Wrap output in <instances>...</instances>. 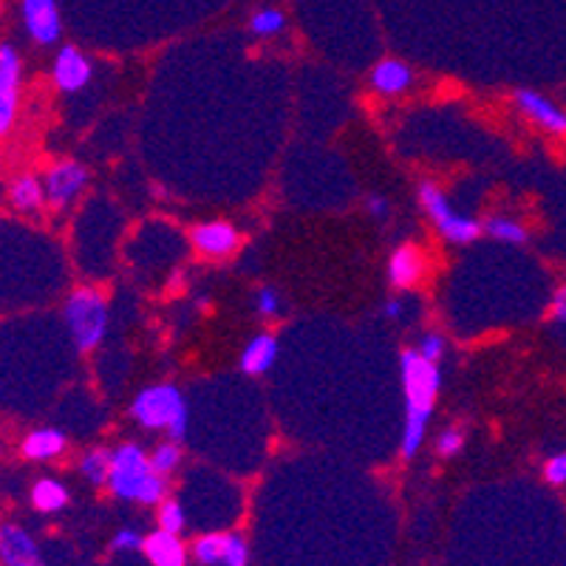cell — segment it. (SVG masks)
I'll list each match as a JSON object with an SVG mask.
<instances>
[{
	"label": "cell",
	"instance_id": "1",
	"mask_svg": "<svg viewBox=\"0 0 566 566\" xmlns=\"http://www.w3.org/2000/svg\"><path fill=\"white\" fill-rule=\"evenodd\" d=\"M399 371H402V391H406V428H402L399 451L406 459H413L428 433L437 394L442 388V374L437 363L424 360L417 348L399 354Z\"/></svg>",
	"mask_w": 566,
	"mask_h": 566
},
{
	"label": "cell",
	"instance_id": "2",
	"mask_svg": "<svg viewBox=\"0 0 566 566\" xmlns=\"http://www.w3.org/2000/svg\"><path fill=\"white\" fill-rule=\"evenodd\" d=\"M108 490L119 502L159 507L168 499V476L156 473L150 457L139 444L125 442L111 453Z\"/></svg>",
	"mask_w": 566,
	"mask_h": 566
},
{
	"label": "cell",
	"instance_id": "3",
	"mask_svg": "<svg viewBox=\"0 0 566 566\" xmlns=\"http://www.w3.org/2000/svg\"><path fill=\"white\" fill-rule=\"evenodd\" d=\"M63 321L80 354L97 352L108 335L111 310L97 286H77L63 303Z\"/></svg>",
	"mask_w": 566,
	"mask_h": 566
},
{
	"label": "cell",
	"instance_id": "4",
	"mask_svg": "<svg viewBox=\"0 0 566 566\" xmlns=\"http://www.w3.org/2000/svg\"><path fill=\"white\" fill-rule=\"evenodd\" d=\"M130 417L148 431H168L174 442L187 437V402L174 382L142 388L130 402Z\"/></svg>",
	"mask_w": 566,
	"mask_h": 566
},
{
	"label": "cell",
	"instance_id": "5",
	"mask_svg": "<svg viewBox=\"0 0 566 566\" xmlns=\"http://www.w3.org/2000/svg\"><path fill=\"white\" fill-rule=\"evenodd\" d=\"M417 193H419V205H422V210L428 212V219L433 221L437 232L448 241V244H473V241L484 232L482 221L453 210L448 196L442 193V187H437L433 181H422Z\"/></svg>",
	"mask_w": 566,
	"mask_h": 566
},
{
	"label": "cell",
	"instance_id": "6",
	"mask_svg": "<svg viewBox=\"0 0 566 566\" xmlns=\"http://www.w3.org/2000/svg\"><path fill=\"white\" fill-rule=\"evenodd\" d=\"M88 181H91V174L83 161L60 159L54 161V165H49L43 174L49 207H54V210H69V207L85 193Z\"/></svg>",
	"mask_w": 566,
	"mask_h": 566
},
{
	"label": "cell",
	"instance_id": "7",
	"mask_svg": "<svg viewBox=\"0 0 566 566\" xmlns=\"http://www.w3.org/2000/svg\"><path fill=\"white\" fill-rule=\"evenodd\" d=\"M23 60L12 43H0V136H9L18 125Z\"/></svg>",
	"mask_w": 566,
	"mask_h": 566
},
{
	"label": "cell",
	"instance_id": "8",
	"mask_svg": "<svg viewBox=\"0 0 566 566\" xmlns=\"http://www.w3.org/2000/svg\"><path fill=\"white\" fill-rule=\"evenodd\" d=\"M20 18L27 34L38 45H54L63 34L57 0H20Z\"/></svg>",
	"mask_w": 566,
	"mask_h": 566
},
{
	"label": "cell",
	"instance_id": "9",
	"mask_svg": "<svg viewBox=\"0 0 566 566\" xmlns=\"http://www.w3.org/2000/svg\"><path fill=\"white\" fill-rule=\"evenodd\" d=\"M94 77V63L77 45H60L57 57L52 63V83L63 94H77Z\"/></svg>",
	"mask_w": 566,
	"mask_h": 566
},
{
	"label": "cell",
	"instance_id": "10",
	"mask_svg": "<svg viewBox=\"0 0 566 566\" xmlns=\"http://www.w3.org/2000/svg\"><path fill=\"white\" fill-rule=\"evenodd\" d=\"M0 566H45L40 544L27 527L14 522L0 524Z\"/></svg>",
	"mask_w": 566,
	"mask_h": 566
},
{
	"label": "cell",
	"instance_id": "11",
	"mask_svg": "<svg viewBox=\"0 0 566 566\" xmlns=\"http://www.w3.org/2000/svg\"><path fill=\"white\" fill-rule=\"evenodd\" d=\"M513 103L515 108L522 111L530 123L538 125L541 130H547V134H555V136L566 134V111L560 108L558 103H553L549 97H544L541 91H533V88L515 91Z\"/></svg>",
	"mask_w": 566,
	"mask_h": 566
},
{
	"label": "cell",
	"instance_id": "12",
	"mask_svg": "<svg viewBox=\"0 0 566 566\" xmlns=\"http://www.w3.org/2000/svg\"><path fill=\"white\" fill-rule=\"evenodd\" d=\"M190 244L205 258H230L241 247V232L227 221H205L190 230Z\"/></svg>",
	"mask_w": 566,
	"mask_h": 566
},
{
	"label": "cell",
	"instance_id": "13",
	"mask_svg": "<svg viewBox=\"0 0 566 566\" xmlns=\"http://www.w3.org/2000/svg\"><path fill=\"white\" fill-rule=\"evenodd\" d=\"M142 553L150 560V566H187L190 560V547L181 541V535L168 533V530L145 535Z\"/></svg>",
	"mask_w": 566,
	"mask_h": 566
},
{
	"label": "cell",
	"instance_id": "14",
	"mask_svg": "<svg viewBox=\"0 0 566 566\" xmlns=\"http://www.w3.org/2000/svg\"><path fill=\"white\" fill-rule=\"evenodd\" d=\"M65 448H69V439L60 428H34L20 442V453L29 462H52L63 457Z\"/></svg>",
	"mask_w": 566,
	"mask_h": 566
},
{
	"label": "cell",
	"instance_id": "15",
	"mask_svg": "<svg viewBox=\"0 0 566 566\" xmlns=\"http://www.w3.org/2000/svg\"><path fill=\"white\" fill-rule=\"evenodd\" d=\"M422 272L424 255L419 252V247L399 244L397 250L391 252V258H388V281H391L397 290H411V286H417Z\"/></svg>",
	"mask_w": 566,
	"mask_h": 566
},
{
	"label": "cell",
	"instance_id": "16",
	"mask_svg": "<svg viewBox=\"0 0 566 566\" xmlns=\"http://www.w3.org/2000/svg\"><path fill=\"white\" fill-rule=\"evenodd\" d=\"M7 199L18 212H27V216L40 212L45 205H49V199H45L43 176H34V174L14 176L7 187Z\"/></svg>",
	"mask_w": 566,
	"mask_h": 566
},
{
	"label": "cell",
	"instance_id": "17",
	"mask_svg": "<svg viewBox=\"0 0 566 566\" xmlns=\"http://www.w3.org/2000/svg\"><path fill=\"white\" fill-rule=\"evenodd\" d=\"M371 85L386 97H394V94H402L413 85V71L411 65L402 63V60H380V63L371 69Z\"/></svg>",
	"mask_w": 566,
	"mask_h": 566
},
{
	"label": "cell",
	"instance_id": "18",
	"mask_svg": "<svg viewBox=\"0 0 566 566\" xmlns=\"http://www.w3.org/2000/svg\"><path fill=\"white\" fill-rule=\"evenodd\" d=\"M277 360V340L272 335H258L247 343V348L241 352V371L250 374V377H261V374L270 371Z\"/></svg>",
	"mask_w": 566,
	"mask_h": 566
},
{
	"label": "cell",
	"instance_id": "19",
	"mask_svg": "<svg viewBox=\"0 0 566 566\" xmlns=\"http://www.w3.org/2000/svg\"><path fill=\"white\" fill-rule=\"evenodd\" d=\"M69 502H71V493L60 479L43 476L32 484V504L38 513H45V515L60 513V510L69 507Z\"/></svg>",
	"mask_w": 566,
	"mask_h": 566
},
{
	"label": "cell",
	"instance_id": "20",
	"mask_svg": "<svg viewBox=\"0 0 566 566\" xmlns=\"http://www.w3.org/2000/svg\"><path fill=\"white\" fill-rule=\"evenodd\" d=\"M111 453L114 451H108V448H91V451H85L83 459H80V476L88 484H94V488H108Z\"/></svg>",
	"mask_w": 566,
	"mask_h": 566
},
{
	"label": "cell",
	"instance_id": "21",
	"mask_svg": "<svg viewBox=\"0 0 566 566\" xmlns=\"http://www.w3.org/2000/svg\"><path fill=\"white\" fill-rule=\"evenodd\" d=\"M484 232L490 239L499 241V244H527L530 232L522 221L507 219V216H490L488 221H482Z\"/></svg>",
	"mask_w": 566,
	"mask_h": 566
},
{
	"label": "cell",
	"instance_id": "22",
	"mask_svg": "<svg viewBox=\"0 0 566 566\" xmlns=\"http://www.w3.org/2000/svg\"><path fill=\"white\" fill-rule=\"evenodd\" d=\"M221 553H224V535L205 533L190 544V558L201 566H221Z\"/></svg>",
	"mask_w": 566,
	"mask_h": 566
},
{
	"label": "cell",
	"instance_id": "23",
	"mask_svg": "<svg viewBox=\"0 0 566 566\" xmlns=\"http://www.w3.org/2000/svg\"><path fill=\"white\" fill-rule=\"evenodd\" d=\"M156 518H159V530H168V533L181 535L187 527V513L185 504L179 499H165L156 510Z\"/></svg>",
	"mask_w": 566,
	"mask_h": 566
},
{
	"label": "cell",
	"instance_id": "24",
	"mask_svg": "<svg viewBox=\"0 0 566 566\" xmlns=\"http://www.w3.org/2000/svg\"><path fill=\"white\" fill-rule=\"evenodd\" d=\"M283 27H286V18L277 9H258L250 18V32L255 38H275L277 32H283Z\"/></svg>",
	"mask_w": 566,
	"mask_h": 566
},
{
	"label": "cell",
	"instance_id": "25",
	"mask_svg": "<svg viewBox=\"0 0 566 566\" xmlns=\"http://www.w3.org/2000/svg\"><path fill=\"white\" fill-rule=\"evenodd\" d=\"M150 464H154L156 473L170 476V473L181 464V444L174 442V439H170V442L156 444L154 453H150Z\"/></svg>",
	"mask_w": 566,
	"mask_h": 566
},
{
	"label": "cell",
	"instance_id": "26",
	"mask_svg": "<svg viewBox=\"0 0 566 566\" xmlns=\"http://www.w3.org/2000/svg\"><path fill=\"white\" fill-rule=\"evenodd\" d=\"M250 564V544L241 533H224V553L221 566H247Z\"/></svg>",
	"mask_w": 566,
	"mask_h": 566
},
{
	"label": "cell",
	"instance_id": "27",
	"mask_svg": "<svg viewBox=\"0 0 566 566\" xmlns=\"http://www.w3.org/2000/svg\"><path fill=\"white\" fill-rule=\"evenodd\" d=\"M283 310V301H281V292L275 286H261L255 292V312L261 317H275L281 315Z\"/></svg>",
	"mask_w": 566,
	"mask_h": 566
},
{
	"label": "cell",
	"instance_id": "28",
	"mask_svg": "<svg viewBox=\"0 0 566 566\" xmlns=\"http://www.w3.org/2000/svg\"><path fill=\"white\" fill-rule=\"evenodd\" d=\"M444 348H448V340H444V335H439V332H424V335L419 337L417 352L422 354L424 360L439 363L444 357Z\"/></svg>",
	"mask_w": 566,
	"mask_h": 566
},
{
	"label": "cell",
	"instance_id": "29",
	"mask_svg": "<svg viewBox=\"0 0 566 566\" xmlns=\"http://www.w3.org/2000/svg\"><path fill=\"white\" fill-rule=\"evenodd\" d=\"M462 448H464V431H462V428H444V431L439 433V439H437L439 457L451 459V457H457Z\"/></svg>",
	"mask_w": 566,
	"mask_h": 566
},
{
	"label": "cell",
	"instance_id": "30",
	"mask_svg": "<svg viewBox=\"0 0 566 566\" xmlns=\"http://www.w3.org/2000/svg\"><path fill=\"white\" fill-rule=\"evenodd\" d=\"M142 544H145V535L134 527L116 530L114 538H111V549L114 553H134V549H142Z\"/></svg>",
	"mask_w": 566,
	"mask_h": 566
},
{
	"label": "cell",
	"instance_id": "31",
	"mask_svg": "<svg viewBox=\"0 0 566 566\" xmlns=\"http://www.w3.org/2000/svg\"><path fill=\"white\" fill-rule=\"evenodd\" d=\"M544 479H547L553 488H564L566 484V451L555 453V457L547 459V464H544Z\"/></svg>",
	"mask_w": 566,
	"mask_h": 566
},
{
	"label": "cell",
	"instance_id": "32",
	"mask_svg": "<svg viewBox=\"0 0 566 566\" xmlns=\"http://www.w3.org/2000/svg\"><path fill=\"white\" fill-rule=\"evenodd\" d=\"M549 312H553V321L558 323V326H566V283L553 295Z\"/></svg>",
	"mask_w": 566,
	"mask_h": 566
},
{
	"label": "cell",
	"instance_id": "33",
	"mask_svg": "<svg viewBox=\"0 0 566 566\" xmlns=\"http://www.w3.org/2000/svg\"><path fill=\"white\" fill-rule=\"evenodd\" d=\"M368 212H371L374 219L386 221L391 216V207H388V199L382 196H368Z\"/></svg>",
	"mask_w": 566,
	"mask_h": 566
},
{
	"label": "cell",
	"instance_id": "34",
	"mask_svg": "<svg viewBox=\"0 0 566 566\" xmlns=\"http://www.w3.org/2000/svg\"><path fill=\"white\" fill-rule=\"evenodd\" d=\"M382 315L391 317V321H397V317L402 315V301H397V297H394V301H388L386 310H382Z\"/></svg>",
	"mask_w": 566,
	"mask_h": 566
}]
</instances>
